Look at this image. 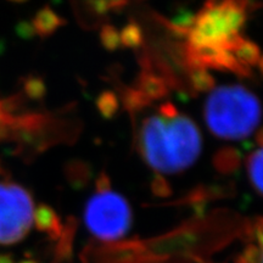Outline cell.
<instances>
[{"label":"cell","mask_w":263,"mask_h":263,"mask_svg":"<svg viewBox=\"0 0 263 263\" xmlns=\"http://www.w3.org/2000/svg\"><path fill=\"white\" fill-rule=\"evenodd\" d=\"M254 234L255 242L245 250L241 263H263V219L256 223Z\"/></svg>","instance_id":"52a82bcc"},{"label":"cell","mask_w":263,"mask_h":263,"mask_svg":"<svg viewBox=\"0 0 263 263\" xmlns=\"http://www.w3.org/2000/svg\"><path fill=\"white\" fill-rule=\"evenodd\" d=\"M203 116L207 128L215 137L241 140L251 136L258 127L262 105L244 85H219L207 95Z\"/></svg>","instance_id":"3957f363"},{"label":"cell","mask_w":263,"mask_h":263,"mask_svg":"<svg viewBox=\"0 0 263 263\" xmlns=\"http://www.w3.org/2000/svg\"><path fill=\"white\" fill-rule=\"evenodd\" d=\"M246 171L251 185L259 195L263 196V145L248 157Z\"/></svg>","instance_id":"8992f818"},{"label":"cell","mask_w":263,"mask_h":263,"mask_svg":"<svg viewBox=\"0 0 263 263\" xmlns=\"http://www.w3.org/2000/svg\"><path fill=\"white\" fill-rule=\"evenodd\" d=\"M244 21L242 10L234 0H216L197 15L189 32V44L197 59L215 66H229Z\"/></svg>","instance_id":"7a4b0ae2"},{"label":"cell","mask_w":263,"mask_h":263,"mask_svg":"<svg viewBox=\"0 0 263 263\" xmlns=\"http://www.w3.org/2000/svg\"><path fill=\"white\" fill-rule=\"evenodd\" d=\"M38 210L27 189L14 182L0 180V245L22 241L37 222Z\"/></svg>","instance_id":"5b68a950"},{"label":"cell","mask_w":263,"mask_h":263,"mask_svg":"<svg viewBox=\"0 0 263 263\" xmlns=\"http://www.w3.org/2000/svg\"><path fill=\"white\" fill-rule=\"evenodd\" d=\"M99 182L98 189L85 203L83 218L89 233L103 241H116L129 232L133 211L121 194L111 189L107 180Z\"/></svg>","instance_id":"277c9868"},{"label":"cell","mask_w":263,"mask_h":263,"mask_svg":"<svg viewBox=\"0 0 263 263\" xmlns=\"http://www.w3.org/2000/svg\"><path fill=\"white\" fill-rule=\"evenodd\" d=\"M137 146L154 172L173 176L196 162L202 136L192 118L166 104L143 118L137 130Z\"/></svg>","instance_id":"6da1fadb"}]
</instances>
